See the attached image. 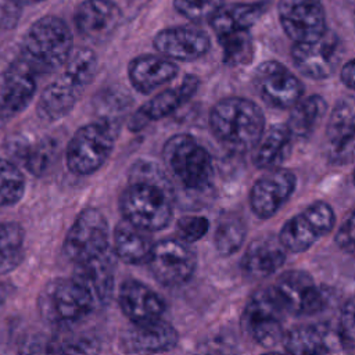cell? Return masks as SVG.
I'll return each instance as SVG.
<instances>
[{"label": "cell", "mask_w": 355, "mask_h": 355, "mask_svg": "<svg viewBox=\"0 0 355 355\" xmlns=\"http://www.w3.org/2000/svg\"><path fill=\"white\" fill-rule=\"evenodd\" d=\"M293 135L287 125H272L263 130L252 148L254 165L259 169H275L287 158L291 148Z\"/></svg>", "instance_id": "cell-28"}, {"label": "cell", "mask_w": 355, "mask_h": 355, "mask_svg": "<svg viewBox=\"0 0 355 355\" xmlns=\"http://www.w3.org/2000/svg\"><path fill=\"white\" fill-rule=\"evenodd\" d=\"M223 50V61L229 65L248 64L252 58L254 49L251 36L247 32H234L218 37Z\"/></svg>", "instance_id": "cell-37"}, {"label": "cell", "mask_w": 355, "mask_h": 355, "mask_svg": "<svg viewBox=\"0 0 355 355\" xmlns=\"http://www.w3.org/2000/svg\"><path fill=\"white\" fill-rule=\"evenodd\" d=\"M209 222L204 216H197V215H187L182 216L178 223H176V234L178 239L190 244L201 237L205 236L208 232Z\"/></svg>", "instance_id": "cell-40"}, {"label": "cell", "mask_w": 355, "mask_h": 355, "mask_svg": "<svg viewBox=\"0 0 355 355\" xmlns=\"http://www.w3.org/2000/svg\"><path fill=\"white\" fill-rule=\"evenodd\" d=\"M18 355H60L53 340L31 338L21 348Z\"/></svg>", "instance_id": "cell-42"}, {"label": "cell", "mask_w": 355, "mask_h": 355, "mask_svg": "<svg viewBox=\"0 0 355 355\" xmlns=\"http://www.w3.org/2000/svg\"><path fill=\"white\" fill-rule=\"evenodd\" d=\"M225 0H173L176 11L193 22L209 21L225 4Z\"/></svg>", "instance_id": "cell-39"}, {"label": "cell", "mask_w": 355, "mask_h": 355, "mask_svg": "<svg viewBox=\"0 0 355 355\" xmlns=\"http://www.w3.org/2000/svg\"><path fill=\"white\" fill-rule=\"evenodd\" d=\"M37 304L43 319L61 326L82 320L97 305L90 291L75 277H58L49 282Z\"/></svg>", "instance_id": "cell-6"}, {"label": "cell", "mask_w": 355, "mask_h": 355, "mask_svg": "<svg viewBox=\"0 0 355 355\" xmlns=\"http://www.w3.org/2000/svg\"><path fill=\"white\" fill-rule=\"evenodd\" d=\"M179 340L175 327L162 319L133 324L121 340L122 348L129 354L153 355L176 347Z\"/></svg>", "instance_id": "cell-21"}, {"label": "cell", "mask_w": 355, "mask_h": 355, "mask_svg": "<svg viewBox=\"0 0 355 355\" xmlns=\"http://www.w3.org/2000/svg\"><path fill=\"white\" fill-rule=\"evenodd\" d=\"M340 78L347 87L355 90V58L344 64V67L341 68Z\"/></svg>", "instance_id": "cell-45"}, {"label": "cell", "mask_w": 355, "mask_h": 355, "mask_svg": "<svg viewBox=\"0 0 355 355\" xmlns=\"http://www.w3.org/2000/svg\"><path fill=\"white\" fill-rule=\"evenodd\" d=\"M334 222L333 208L324 201H316L284 223L279 240L287 252H302L330 233Z\"/></svg>", "instance_id": "cell-10"}, {"label": "cell", "mask_w": 355, "mask_h": 355, "mask_svg": "<svg viewBox=\"0 0 355 355\" xmlns=\"http://www.w3.org/2000/svg\"><path fill=\"white\" fill-rule=\"evenodd\" d=\"M208 35L194 26H173L159 31L154 37V47L172 61H194L209 50Z\"/></svg>", "instance_id": "cell-18"}, {"label": "cell", "mask_w": 355, "mask_h": 355, "mask_svg": "<svg viewBox=\"0 0 355 355\" xmlns=\"http://www.w3.org/2000/svg\"><path fill=\"white\" fill-rule=\"evenodd\" d=\"M343 44L338 36L326 31L323 36L308 43H294L291 58L301 73L312 79H326L338 67Z\"/></svg>", "instance_id": "cell-14"}, {"label": "cell", "mask_w": 355, "mask_h": 355, "mask_svg": "<svg viewBox=\"0 0 355 355\" xmlns=\"http://www.w3.org/2000/svg\"><path fill=\"white\" fill-rule=\"evenodd\" d=\"M97 69V57L90 49H78L62 71L43 89L37 101V114L46 122L65 116L80 94L92 83Z\"/></svg>", "instance_id": "cell-1"}, {"label": "cell", "mask_w": 355, "mask_h": 355, "mask_svg": "<svg viewBox=\"0 0 355 355\" xmlns=\"http://www.w3.org/2000/svg\"><path fill=\"white\" fill-rule=\"evenodd\" d=\"M10 153L32 175H44L55 162L58 155V143L51 137L37 139L33 143L17 139L10 146Z\"/></svg>", "instance_id": "cell-29"}, {"label": "cell", "mask_w": 355, "mask_h": 355, "mask_svg": "<svg viewBox=\"0 0 355 355\" xmlns=\"http://www.w3.org/2000/svg\"><path fill=\"white\" fill-rule=\"evenodd\" d=\"M254 87L265 103L277 108H291L304 93L300 79L277 61H265L257 67Z\"/></svg>", "instance_id": "cell-16"}, {"label": "cell", "mask_w": 355, "mask_h": 355, "mask_svg": "<svg viewBox=\"0 0 355 355\" xmlns=\"http://www.w3.org/2000/svg\"><path fill=\"white\" fill-rule=\"evenodd\" d=\"M295 189V175L291 171L275 168L255 180L250 193L252 212L268 219L273 216L290 198Z\"/></svg>", "instance_id": "cell-17"}, {"label": "cell", "mask_w": 355, "mask_h": 355, "mask_svg": "<svg viewBox=\"0 0 355 355\" xmlns=\"http://www.w3.org/2000/svg\"><path fill=\"white\" fill-rule=\"evenodd\" d=\"M173 189L148 182H130L119 198L126 222L144 232L165 229L173 214Z\"/></svg>", "instance_id": "cell-5"}, {"label": "cell", "mask_w": 355, "mask_h": 355, "mask_svg": "<svg viewBox=\"0 0 355 355\" xmlns=\"http://www.w3.org/2000/svg\"><path fill=\"white\" fill-rule=\"evenodd\" d=\"M336 243L340 248H351L355 245V209L347 216L337 230Z\"/></svg>", "instance_id": "cell-44"}, {"label": "cell", "mask_w": 355, "mask_h": 355, "mask_svg": "<svg viewBox=\"0 0 355 355\" xmlns=\"http://www.w3.org/2000/svg\"><path fill=\"white\" fill-rule=\"evenodd\" d=\"M286 313L273 286L255 291L243 312V327L262 347H273L284 338L283 316Z\"/></svg>", "instance_id": "cell-8"}, {"label": "cell", "mask_w": 355, "mask_h": 355, "mask_svg": "<svg viewBox=\"0 0 355 355\" xmlns=\"http://www.w3.org/2000/svg\"><path fill=\"white\" fill-rule=\"evenodd\" d=\"M17 4L19 6H28V4H36V3H40L43 0H14Z\"/></svg>", "instance_id": "cell-47"}, {"label": "cell", "mask_w": 355, "mask_h": 355, "mask_svg": "<svg viewBox=\"0 0 355 355\" xmlns=\"http://www.w3.org/2000/svg\"><path fill=\"white\" fill-rule=\"evenodd\" d=\"M354 183H355V172H354Z\"/></svg>", "instance_id": "cell-49"}, {"label": "cell", "mask_w": 355, "mask_h": 355, "mask_svg": "<svg viewBox=\"0 0 355 355\" xmlns=\"http://www.w3.org/2000/svg\"><path fill=\"white\" fill-rule=\"evenodd\" d=\"M132 104V98L128 93L118 87L104 89L96 98V112L100 121L108 122L119 128L121 119Z\"/></svg>", "instance_id": "cell-34"}, {"label": "cell", "mask_w": 355, "mask_h": 355, "mask_svg": "<svg viewBox=\"0 0 355 355\" xmlns=\"http://www.w3.org/2000/svg\"><path fill=\"white\" fill-rule=\"evenodd\" d=\"M337 326L347 344L355 348V297H351L343 305Z\"/></svg>", "instance_id": "cell-41"}, {"label": "cell", "mask_w": 355, "mask_h": 355, "mask_svg": "<svg viewBox=\"0 0 355 355\" xmlns=\"http://www.w3.org/2000/svg\"><path fill=\"white\" fill-rule=\"evenodd\" d=\"M179 68L162 55L143 54L133 58L128 67V75L132 86L140 93H151L162 85L172 80Z\"/></svg>", "instance_id": "cell-25"}, {"label": "cell", "mask_w": 355, "mask_h": 355, "mask_svg": "<svg viewBox=\"0 0 355 355\" xmlns=\"http://www.w3.org/2000/svg\"><path fill=\"white\" fill-rule=\"evenodd\" d=\"M72 53L69 26L58 17L46 15L33 22L25 33L19 60L35 75H46L62 68Z\"/></svg>", "instance_id": "cell-2"}, {"label": "cell", "mask_w": 355, "mask_h": 355, "mask_svg": "<svg viewBox=\"0 0 355 355\" xmlns=\"http://www.w3.org/2000/svg\"><path fill=\"white\" fill-rule=\"evenodd\" d=\"M108 250L107 219L96 208L83 209L65 236L64 255L78 265L97 258Z\"/></svg>", "instance_id": "cell-9"}, {"label": "cell", "mask_w": 355, "mask_h": 355, "mask_svg": "<svg viewBox=\"0 0 355 355\" xmlns=\"http://www.w3.org/2000/svg\"><path fill=\"white\" fill-rule=\"evenodd\" d=\"M326 148L330 161L345 164L355 158V104L340 101L333 108L327 129Z\"/></svg>", "instance_id": "cell-20"}, {"label": "cell", "mask_w": 355, "mask_h": 355, "mask_svg": "<svg viewBox=\"0 0 355 355\" xmlns=\"http://www.w3.org/2000/svg\"><path fill=\"white\" fill-rule=\"evenodd\" d=\"M121 21L122 11L112 0H83L73 14L78 32L92 42L110 37Z\"/></svg>", "instance_id": "cell-19"}, {"label": "cell", "mask_w": 355, "mask_h": 355, "mask_svg": "<svg viewBox=\"0 0 355 355\" xmlns=\"http://www.w3.org/2000/svg\"><path fill=\"white\" fill-rule=\"evenodd\" d=\"M53 341L60 355H100V341L92 333H65Z\"/></svg>", "instance_id": "cell-38"}, {"label": "cell", "mask_w": 355, "mask_h": 355, "mask_svg": "<svg viewBox=\"0 0 355 355\" xmlns=\"http://www.w3.org/2000/svg\"><path fill=\"white\" fill-rule=\"evenodd\" d=\"M263 11L265 3H239L223 6L209 19V24L218 37L234 32H247L261 18Z\"/></svg>", "instance_id": "cell-30"}, {"label": "cell", "mask_w": 355, "mask_h": 355, "mask_svg": "<svg viewBox=\"0 0 355 355\" xmlns=\"http://www.w3.org/2000/svg\"><path fill=\"white\" fill-rule=\"evenodd\" d=\"M286 254L279 237H259L247 247L241 258V270L250 279L268 277L284 263Z\"/></svg>", "instance_id": "cell-26"}, {"label": "cell", "mask_w": 355, "mask_h": 355, "mask_svg": "<svg viewBox=\"0 0 355 355\" xmlns=\"http://www.w3.org/2000/svg\"><path fill=\"white\" fill-rule=\"evenodd\" d=\"M209 126L215 137L234 151L252 150L265 130L261 108L244 97H225L209 112Z\"/></svg>", "instance_id": "cell-3"}, {"label": "cell", "mask_w": 355, "mask_h": 355, "mask_svg": "<svg viewBox=\"0 0 355 355\" xmlns=\"http://www.w3.org/2000/svg\"><path fill=\"white\" fill-rule=\"evenodd\" d=\"M196 265V252L179 239H166L154 244L148 259L151 273L165 286H180L190 280Z\"/></svg>", "instance_id": "cell-11"}, {"label": "cell", "mask_w": 355, "mask_h": 355, "mask_svg": "<svg viewBox=\"0 0 355 355\" xmlns=\"http://www.w3.org/2000/svg\"><path fill=\"white\" fill-rule=\"evenodd\" d=\"M25 233L15 222H0V275L15 269L24 254Z\"/></svg>", "instance_id": "cell-33"}, {"label": "cell", "mask_w": 355, "mask_h": 355, "mask_svg": "<svg viewBox=\"0 0 355 355\" xmlns=\"http://www.w3.org/2000/svg\"><path fill=\"white\" fill-rule=\"evenodd\" d=\"M25 193V178L15 162L0 158V208L17 204Z\"/></svg>", "instance_id": "cell-36"}, {"label": "cell", "mask_w": 355, "mask_h": 355, "mask_svg": "<svg viewBox=\"0 0 355 355\" xmlns=\"http://www.w3.org/2000/svg\"><path fill=\"white\" fill-rule=\"evenodd\" d=\"M116 133V126L100 119L79 128L67 147L68 169L82 176L97 172L111 155Z\"/></svg>", "instance_id": "cell-7"}, {"label": "cell", "mask_w": 355, "mask_h": 355, "mask_svg": "<svg viewBox=\"0 0 355 355\" xmlns=\"http://www.w3.org/2000/svg\"><path fill=\"white\" fill-rule=\"evenodd\" d=\"M327 104L323 97L312 94L302 97L290 108V116L287 121V128L293 137H305L311 135L320 119L324 116Z\"/></svg>", "instance_id": "cell-32"}, {"label": "cell", "mask_w": 355, "mask_h": 355, "mask_svg": "<svg viewBox=\"0 0 355 355\" xmlns=\"http://www.w3.org/2000/svg\"><path fill=\"white\" fill-rule=\"evenodd\" d=\"M115 258L108 250L103 255L76 265L73 277L80 282L93 295L96 304L104 305L114 291V262Z\"/></svg>", "instance_id": "cell-27"}, {"label": "cell", "mask_w": 355, "mask_h": 355, "mask_svg": "<svg viewBox=\"0 0 355 355\" xmlns=\"http://www.w3.org/2000/svg\"><path fill=\"white\" fill-rule=\"evenodd\" d=\"M287 355H349L351 347L340 333L337 324L329 322L298 326L286 333Z\"/></svg>", "instance_id": "cell-12"}, {"label": "cell", "mask_w": 355, "mask_h": 355, "mask_svg": "<svg viewBox=\"0 0 355 355\" xmlns=\"http://www.w3.org/2000/svg\"><path fill=\"white\" fill-rule=\"evenodd\" d=\"M286 312L293 315H313L326 305V294L312 276L304 270H287L273 284Z\"/></svg>", "instance_id": "cell-15"}, {"label": "cell", "mask_w": 355, "mask_h": 355, "mask_svg": "<svg viewBox=\"0 0 355 355\" xmlns=\"http://www.w3.org/2000/svg\"><path fill=\"white\" fill-rule=\"evenodd\" d=\"M154 244L147 232L129 222H121L114 230V252L126 263L148 262Z\"/></svg>", "instance_id": "cell-31"}, {"label": "cell", "mask_w": 355, "mask_h": 355, "mask_svg": "<svg viewBox=\"0 0 355 355\" xmlns=\"http://www.w3.org/2000/svg\"><path fill=\"white\" fill-rule=\"evenodd\" d=\"M265 355H284V354H279V352H268Z\"/></svg>", "instance_id": "cell-48"}, {"label": "cell", "mask_w": 355, "mask_h": 355, "mask_svg": "<svg viewBox=\"0 0 355 355\" xmlns=\"http://www.w3.org/2000/svg\"><path fill=\"white\" fill-rule=\"evenodd\" d=\"M201 355H230V354L226 352L225 349H220V348H209L205 352H202Z\"/></svg>", "instance_id": "cell-46"}, {"label": "cell", "mask_w": 355, "mask_h": 355, "mask_svg": "<svg viewBox=\"0 0 355 355\" xmlns=\"http://www.w3.org/2000/svg\"><path fill=\"white\" fill-rule=\"evenodd\" d=\"M245 239V225L239 216H225L215 230V248L222 257H229L240 250Z\"/></svg>", "instance_id": "cell-35"}, {"label": "cell", "mask_w": 355, "mask_h": 355, "mask_svg": "<svg viewBox=\"0 0 355 355\" xmlns=\"http://www.w3.org/2000/svg\"><path fill=\"white\" fill-rule=\"evenodd\" d=\"M162 157L166 168L190 196L205 197L211 189L212 158L189 135H175L165 144Z\"/></svg>", "instance_id": "cell-4"}, {"label": "cell", "mask_w": 355, "mask_h": 355, "mask_svg": "<svg viewBox=\"0 0 355 355\" xmlns=\"http://www.w3.org/2000/svg\"><path fill=\"white\" fill-rule=\"evenodd\" d=\"M279 19L286 35L295 43H308L326 33L322 0H279Z\"/></svg>", "instance_id": "cell-13"}, {"label": "cell", "mask_w": 355, "mask_h": 355, "mask_svg": "<svg viewBox=\"0 0 355 355\" xmlns=\"http://www.w3.org/2000/svg\"><path fill=\"white\" fill-rule=\"evenodd\" d=\"M198 79L194 75H186L183 80L175 86L162 90L151 97L132 118V126L140 129L151 121H158L175 112L180 105L189 101L198 89Z\"/></svg>", "instance_id": "cell-24"}, {"label": "cell", "mask_w": 355, "mask_h": 355, "mask_svg": "<svg viewBox=\"0 0 355 355\" xmlns=\"http://www.w3.org/2000/svg\"><path fill=\"white\" fill-rule=\"evenodd\" d=\"M21 18V6L14 0H0V29H12Z\"/></svg>", "instance_id": "cell-43"}, {"label": "cell", "mask_w": 355, "mask_h": 355, "mask_svg": "<svg viewBox=\"0 0 355 355\" xmlns=\"http://www.w3.org/2000/svg\"><path fill=\"white\" fill-rule=\"evenodd\" d=\"M36 75L18 58L3 73L0 85V111L11 116L21 112L33 98Z\"/></svg>", "instance_id": "cell-23"}, {"label": "cell", "mask_w": 355, "mask_h": 355, "mask_svg": "<svg viewBox=\"0 0 355 355\" xmlns=\"http://www.w3.org/2000/svg\"><path fill=\"white\" fill-rule=\"evenodd\" d=\"M118 302L123 315L133 322V324L158 320L165 311V304L161 295L148 286L133 279L121 284Z\"/></svg>", "instance_id": "cell-22"}]
</instances>
